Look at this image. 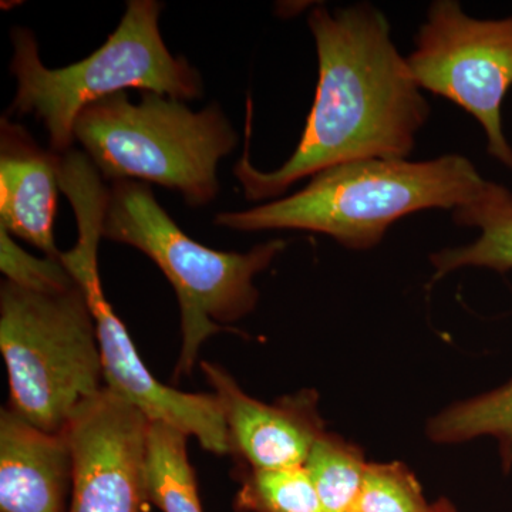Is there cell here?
<instances>
[{"mask_svg":"<svg viewBox=\"0 0 512 512\" xmlns=\"http://www.w3.org/2000/svg\"><path fill=\"white\" fill-rule=\"evenodd\" d=\"M308 25L319 60L311 113L298 147L278 170H258L248 151L235 164L249 201H274L303 178L350 161L407 160L429 120V101L382 10L366 2L316 6Z\"/></svg>","mask_w":512,"mask_h":512,"instance_id":"obj_1","label":"cell"},{"mask_svg":"<svg viewBox=\"0 0 512 512\" xmlns=\"http://www.w3.org/2000/svg\"><path fill=\"white\" fill-rule=\"evenodd\" d=\"M200 366L220 400L231 453L254 470L305 466L316 441L328 431L315 390L266 404L248 396L224 367L210 362Z\"/></svg>","mask_w":512,"mask_h":512,"instance_id":"obj_10","label":"cell"},{"mask_svg":"<svg viewBox=\"0 0 512 512\" xmlns=\"http://www.w3.org/2000/svg\"><path fill=\"white\" fill-rule=\"evenodd\" d=\"M485 183L476 165L460 154L429 161L366 158L320 171L291 197L221 212L214 224L241 232H315L367 251L383 241L394 222L414 212L454 211Z\"/></svg>","mask_w":512,"mask_h":512,"instance_id":"obj_2","label":"cell"},{"mask_svg":"<svg viewBox=\"0 0 512 512\" xmlns=\"http://www.w3.org/2000/svg\"><path fill=\"white\" fill-rule=\"evenodd\" d=\"M426 434L431 443L461 444L491 437L497 441L501 467L512 470V379L510 382L451 404L427 421Z\"/></svg>","mask_w":512,"mask_h":512,"instance_id":"obj_15","label":"cell"},{"mask_svg":"<svg viewBox=\"0 0 512 512\" xmlns=\"http://www.w3.org/2000/svg\"><path fill=\"white\" fill-rule=\"evenodd\" d=\"M188 434L150 421L144 456V494L163 512H204L197 476L188 458Z\"/></svg>","mask_w":512,"mask_h":512,"instance_id":"obj_14","label":"cell"},{"mask_svg":"<svg viewBox=\"0 0 512 512\" xmlns=\"http://www.w3.org/2000/svg\"><path fill=\"white\" fill-rule=\"evenodd\" d=\"M103 238L147 255L161 269L177 295L183 349L174 377L190 375L202 343L238 322L258 305L256 275L282 254L286 242L272 239L247 254L215 251L194 241L158 204L150 185L111 183Z\"/></svg>","mask_w":512,"mask_h":512,"instance_id":"obj_5","label":"cell"},{"mask_svg":"<svg viewBox=\"0 0 512 512\" xmlns=\"http://www.w3.org/2000/svg\"><path fill=\"white\" fill-rule=\"evenodd\" d=\"M148 424L106 387L79 407L66 429L73 451L67 512H140Z\"/></svg>","mask_w":512,"mask_h":512,"instance_id":"obj_9","label":"cell"},{"mask_svg":"<svg viewBox=\"0 0 512 512\" xmlns=\"http://www.w3.org/2000/svg\"><path fill=\"white\" fill-rule=\"evenodd\" d=\"M434 504H436L437 512H460L457 510L456 505L451 503L446 497L439 498V500L434 501Z\"/></svg>","mask_w":512,"mask_h":512,"instance_id":"obj_20","label":"cell"},{"mask_svg":"<svg viewBox=\"0 0 512 512\" xmlns=\"http://www.w3.org/2000/svg\"><path fill=\"white\" fill-rule=\"evenodd\" d=\"M60 154L43 150L20 124L0 123V228L59 258L55 218Z\"/></svg>","mask_w":512,"mask_h":512,"instance_id":"obj_12","label":"cell"},{"mask_svg":"<svg viewBox=\"0 0 512 512\" xmlns=\"http://www.w3.org/2000/svg\"><path fill=\"white\" fill-rule=\"evenodd\" d=\"M0 352L8 409L49 433H63L79 407L104 389L96 322L83 289L0 286Z\"/></svg>","mask_w":512,"mask_h":512,"instance_id":"obj_6","label":"cell"},{"mask_svg":"<svg viewBox=\"0 0 512 512\" xmlns=\"http://www.w3.org/2000/svg\"><path fill=\"white\" fill-rule=\"evenodd\" d=\"M59 184L72 204L77 224L76 245L60 252V261L83 289L93 313L106 389L133 404L148 420L163 421L195 437L204 450L217 456L231 453L218 397L214 393H184L158 382L104 295L99 242L103 238L109 187L103 177L84 154L72 153L60 163Z\"/></svg>","mask_w":512,"mask_h":512,"instance_id":"obj_7","label":"cell"},{"mask_svg":"<svg viewBox=\"0 0 512 512\" xmlns=\"http://www.w3.org/2000/svg\"><path fill=\"white\" fill-rule=\"evenodd\" d=\"M163 8L157 0H130L106 43L63 69L43 64L29 29H13L10 72L18 87L10 113L32 114L49 134L50 151L64 154L73 148L80 113L111 94L138 89L181 101L200 99V72L165 46L158 25Z\"/></svg>","mask_w":512,"mask_h":512,"instance_id":"obj_3","label":"cell"},{"mask_svg":"<svg viewBox=\"0 0 512 512\" xmlns=\"http://www.w3.org/2000/svg\"><path fill=\"white\" fill-rule=\"evenodd\" d=\"M353 512H437L412 470L400 461L367 464Z\"/></svg>","mask_w":512,"mask_h":512,"instance_id":"obj_18","label":"cell"},{"mask_svg":"<svg viewBox=\"0 0 512 512\" xmlns=\"http://www.w3.org/2000/svg\"><path fill=\"white\" fill-rule=\"evenodd\" d=\"M461 227L480 229V237L464 247L447 248L430 256L433 282L461 268L512 271V192L487 181L473 200L453 211Z\"/></svg>","mask_w":512,"mask_h":512,"instance_id":"obj_13","label":"cell"},{"mask_svg":"<svg viewBox=\"0 0 512 512\" xmlns=\"http://www.w3.org/2000/svg\"><path fill=\"white\" fill-rule=\"evenodd\" d=\"M407 64L421 90L453 101L483 127L487 151L512 171L503 101L512 87V16L476 19L456 0L431 3Z\"/></svg>","mask_w":512,"mask_h":512,"instance_id":"obj_8","label":"cell"},{"mask_svg":"<svg viewBox=\"0 0 512 512\" xmlns=\"http://www.w3.org/2000/svg\"><path fill=\"white\" fill-rule=\"evenodd\" d=\"M362 448L326 431L309 454L305 467L325 512H353L365 480Z\"/></svg>","mask_w":512,"mask_h":512,"instance_id":"obj_16","label":"cell"},{"mask_svg":"<svg viewBox=\"0 0 512 512\" xmlns=\"http://www.w3.org/2000/svg\"><path fill=\"white\" fill-rule=\"evenodd\" d=\"M238 134L217 104L192 111L185 101L126 92L89 104L74 124V141L104 181H140L180 192L204 207L220 192L218 164L234 151Z\"/></svg>","mask_w":512,"mask_h":512,"instance_id":"obj_4","label":"cell"},{"mask_svg":"<svg viewBox=\"0 0 512 512\" xmlns=\"http://www.w3.org/2000/svg\"><path fill=\"white\" fill-rule=\"evenodd\" d=\"M0 269L6 281L40 293L66 292L77 285L59 258H36L13 241L12 235L0 228Z\"/></svg>","mask_w":512,"mask_h":512,"instance_id":"obj_19","label":"cell"},{"mask_svg":"<svg viewBox=\"0 0 512 512\" xmlns=\"http://www.w3.org/2000/svg\"><path fill=\"white\" fill-rule=\"evenodd\" d=\"M73 451L66 430L49 433L0 410V512H67Z\"/></svg>","mask_w":512,"mask_h":512,"instance_id":"obj_11","label":"cell"},{"mask_svg":"<svg viewBox=\"0 0 512 512\" xmlns=\"http://www.w3.org/2000/svg\"><path fill=\"white\" fill-rule=\"evenodd\" d=\"M234 507L239 512H325L305 466L279 470L249 468Z\"/></svg>","mask_w":512,"mask_h":512,"instance_id":"obj_17","label":"cell"}]
</instances>
